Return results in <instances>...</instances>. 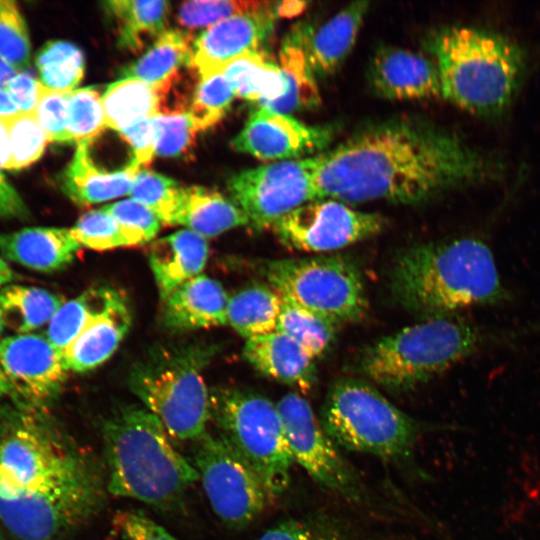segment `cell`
<instances>
[{
    "label": "cell",
    "instance_id": "cell-1",
    "mask_svg": "<svg viewBox=\"0 0 540 540\" xmlns=\"http://www.w3.org/2000/svg\"><path fill=\"white\" fill-rule=\"evenodd\" d=\"M312 162L318 199L344 203H420L496 170L457 135L413 118L366 125Z\"/></svg>",
    "mask_w": 540,
    "mask_h": 540
},
{
    "label": "cell",
    "instance_id": "cell-2",
    "mask_svg": "<svg viewBox=\"0 0 540 540\" xmlns=\"http://www.w3.org/2000/svg\"><path fill=\"white\" fill-rule=\"evenodd\" d=\"M103 496L100 473L48 410L0 405V523L15 540H60Z\"/></svg>",
    "mask_w": 540,
    "mask_h": 540
},
{
    "label": "cell",
    "instance_id": "cell-3",
    "mask_svg": "<svg viewBox=\"0 0 540 540\" xmlns=\"http://www.w3.org/2000/svg\"><path fill=\"white\" fill-rule=\"evenodd\" d=\"M390 288L399 304L424 319L507 298L490 248L470 237L404 249L392 265Z\"/></svg>",
    "mask_w": 540,
    "mask_h": 540
},
{
    "label": "cell",
    "instance_id": "cell-4",
    "mask_svg": "<svg viewBox=\"0 0 540 540\" xmlns=\"http://www.w3.org/2000/svg\"><path fill=\"white\" fill-rule=\"evenodd\" d=\"M108 491L159 509L172 508L199 480L197 470L171 442L161 421L145 407L128 405L102 429Z\"/></svg>",
    "mask_w": 540,
    "mask_h": 540
},
{
    "label": "cell",
    "instance_id": "cell-5",
    "mask_svg": "<svg viewBox=\"0 0 540 540\" xmlns=\"http://www.w3.org/2000/svg\"><path fill=\"white\" fill-rule=\"evenodd\" d=\"M430 50L441 96L481 116L505 110L524 72L521 48L506 36L478 27L449 26L436 32Z\"/></svg>",
    "mask_w": 540,
    "mask_h": 540
},
{
    "label": "cell",
    "instance_id": "cell-6",
    "mask_svg": "<svg viewBox=\"0 0 540 540\" xmlns=\"http://www.w3.org/2000/svg\"><path fill=\"white\" fill-rule=\"evenodd\" d=\"M493 337L453 315L424 319L367 347L359 370L385 389L406 391L470 356Z\"/></svg>",
    "mask_w": 540,
    "mask_h": 540
},
{
    "label": "cell",
    "instance_id": "cell-7",
    "mask_svg": "<svg viewBox=\"0 0 540 540\" xmlns=\"http://www.w3.org/2000/svg\"><path fill=\"white\" fill-rule=\"evenodd\" d=\"M319 420L336 445L385 460L408 456L419 433L409 415L375 387L353 378L330 387Z\"/></svg>",
    "mask_w": 540,
    "mask_h": 540
},
{
    "label": "cell",
    "instance_id": "cell-8",
    "mask_svg": "<svg viewBox=\"0 0 540 540\" xmlns=\"http://www.w3.org/2000/svg\"><path fill=\"white\" fill-rule=\"evenodd\" d=\"M211 418L220 433L255 469L271 497L284 492L294 463L277 405L238 388L210 392Z\"/></svg>",
    "mask_w": 540,
    "mask_h": 540
},
{
    "label": "cell",
    "instance_id": "cell-9",
    "mask_svg": "<svg viewBox=\"0 0 540 540\" xmlns=\"http://www.w3.org/2000/svg\"><path fill=\"white\" fill-rule=\"evenodd\" d=\"M261 272L283 300L335 325L355 321L366 310L361 274L342 257L270 260Z\"/></svg>",
    "mask_w": 540,
    "mask_h": 540
},
{
    "label": "cell",
    "instance_id": "cell-10",
    "mask_svg": "<svg viewBox=\"0 0 540 540\" xmlns=\"http://www.w3.org/2000/svg\"><path fill=\"white\" fill-rule=\"evenodd\" d=\"M195 355L180 354L136 366L132 392L154 414L172 438L197 440L211 418L210 392Z\"/></svg>",
    "mask_w": 540,
    "mask_h": 540
},
{
    "label": "cell",
    "instance_id": "cell-11",
    "mask_svg": "<svg viewBox=\"0 0 540 540\" xmlns=\"http://www.w3.org/2000/svg\"><path fill=\"white\" fill-rule=\"evenodd\" d=\"M193 464L214 513L228 526L253 522L272 499L255 469L221 435L194 441Z\"/></svg>",
    "mask_w": 540,
    "mask_h": 540
},
{
    "label": "cell",
    "instance_id": "cell-12",
    "mask_svg": "<svg viewBox=\"0 0 540 540\" xmlns=\"http://www.w3.org/2000/svg\"><path fill=\"white\" fill-rule=\"evenodd\" d=\"M231 200L255 229H267L292 210L317 200L312 156L277 161L233 175Z\"/></svg>",
    "mask_w": 540,
    "mask_h": 540
},
{
    "label": "cell",
    "instance_id": "cell-13",
    "mask_svg": "<svg viewBox=\"0 0 540 540\" xmlns=\"http://www.w3.org/2000/svg\"><path fill=\"white\" fill-rule=\"evenodd\" d=\"M386 220L330 199L310 201L292 210L273 226L279 242L288 249L322 253L352 245L378 234Z\"/></svg>",
    "mask_w": 540,
    "mask_h": 540
},
{
    "label": "cell",
    "instance_id": "cell-14",
    "mask_svg": "<svg viewBox=\"0 0 540 540\" xmlns=\"http://www.w3.org/2000/svg\"><path fill=\"white\" fill-rule=\"evenodd\" d=\"M276 405L294 463L324 488L348 499H358L361 488L355 472L342 458L306 399L289 393Z\"/></svg>",
    "mask_w": 540,
    "mask_h": 540
},
{
    "label": "cell",
    "instance_id": "cell-15",
    "mask_svg": "<svg viewBox=\"0 0 540 540\" xmlns=\"http://www.w3.org/2000/svg\"><path fill=\"white\" fill-rule=\"evenodd\" d=\"M0 365L12 402L46 410L60 395L69 371L63 354L45 336L34 333L1 339Z\"/></svg>",
    "mask_w": 540,
    "mask_h": 540
},
{
    "label": "cell",
    "instance_id": "cell-16",
    "mask_svg": "<svg viewBox=\"0 0 540 540\" xmlns=\"http://www.w3.org/2000/svg\"><path fill=\"white\" fill-rule=\"evenodd\" d=\"M331 138L330 128L310 126L289 114L259 106L231 141V146L258 159L283 161L321 151Z\"/></svg>",
    "mask_w": 540,
    "mask_h": 540
},
{
    "label": "cell",
    "instance_id": "cell-17",
    "mask_svg": "<svg viewBox=\"0 0 540 540\" xmlns=\"http://www.w3.org/2000/svg\"><path fill=\"white\" fill-rule=\"evenodd\" d=\"M275 7L271 11L237 15L207 27L193 42L191 66L199 77L222 69L233 59L254 51L274 30Z\"/></svg>",
    "mask_w": 540,
    "mask_h": 540
},
{
    "label": "cell",
    "instance_id": "cell-18",
    "mask_svg": "<svg viewBox=\"0 0 540 540\" xmlns=\"http://www.w3.org/2000/svg\"><path fill=\"white\" fill-rule=\"evenodd\" d=\"M368 78L375 93L389 100H422L441 96L434 62L407 49L380 48L372 58Z\"/></svg>",
    "mask_w": 540,
    "mask_h": 540
},
{
    "label": "cell",
    "instance_id": "cell-19",
    "mask_svg": "<svg viewBox=\"0 0 540 540\" xmlns=\"http://www.w3.org/2000/svg\"><path fill=\"white\" fill-rule=\"evenodd\" d=\"M368 6L366 1L353 2L315 31L305 25L293 31L315 76L331 75L340 67L356 42Z\"/></svg>",
    "mask_w": 540,
    "mask_h": 540
},
{
    "label": "cell",
    "instance_id": "cell-20",
    "mask_svg": "<svg viewBox=\"0 0 540 540\" xmlns=\"http://www.w3.org/2000/svg\"><path fill=\"white\" fill-rule=\"evenodd\" d=\"M131 325V314L124 297L114 291L102 310L87 324L64 351L69 371L86 372L108 360Z\"/></svg>",
    "mask_w": 540,
    "mask_h": 540
},
{
    "label": "cell",
    "instance_id": "cell-21",
    "mask_svg": "<svg viewBox=\"0 0 540 540\" xmlns=\"http://www.w3.org/2000/svg\"><path fill=\"white\" fill-rule=\"evenodd\" d=\"M228 300L221 283L200 274L162 300L164 323L178 331L225 325Z\"/></svg>",
    "mask_w": 540,
    "mask_h": 540
},
{
    "label": "cell",
    "instance_id": "cell-22",
    "mask_svg": "<svg viewBox=\"0 0 540 540\" xmlns=\"http://www.w3.org/2000/svg\"><path fill=\"white\" fill-rule=\"evenodd\" d=\"M243 355L260 373L302 393L311 391L316 383L314 359L279 331L246 339Z\"/></svg>",
    "mask_w": 540,
    "mask_h": 540
},
{
    "label": "cell",
    "instance_id": "cell-23",
    "mask_svg": "<svg viewBox=\"0 0 540 540\" xmlns=\"http://www.w3.org/2000/svg\"><path fill=\"white\" fill-rule=\"evenodd\" d=\"M80 248L70 228L33 227L0 235V252L5 259L39 272L63 269Z\"/></svg>",
    "mask_w": 540,
    "mask_h": 540
},
{
    "label": "cell",
    "instance_id": "cell-24",
    "mask_svg": "<svg viewBox=\"0 0 540 540\" xmlns=\"http://www.w3.org/2000/svg\"><path fill=\"white\" fill-rule=\"evenodd\" d=\"M208 252L206 238L188 229L153 242L149 264L162 300L184 282L200 275Z\"/></svg>",
    "mask_w": 540,
    "mask_h": 540
},
{
    "label": "cell",
    "instance_id": "cell-25",
    "mask_svg": "<svg viewBox=\"0 0 540 540\" xmlns=\"http://www.w3.org/2000/svg\"><path fill=\"white\" fill-rule=\"evenodd\" d=\"M87 144L77 145L72 160L60 176L62 191L76 204L92 205L129 194L135 174L131 163L107 171L92 159Z\"/></svg>",
    "mask_w": 540,
    "mask_h": 540
},
{
    "label": "cell",
    "instance_id": "cell-26",
    "mask_svg": "<svg viewBox=\"0 0 540 540\" xmlns=\"http://www.w3.org/2000/svg\"><path fill=\"white\" fill-rule=\"evenodd\" d=\"M241 209L217 191L202 186L183 187L174 225H183L204 238L248 225Z\"/></svg>",
    "mask_w": 540,
    "mask_h": 540
},
{
    "label": "cell",
    "instance_id": "cell-27",
    "mask_svg": "<svg viewBox=\"0 0 540 540\" xmlns=\"http://www.w3.org/2000/svg\"><path fill=\"white\" fill-rule=\"evenodd\" d=\"M193 42L188 32L166 30L142 57L125 66L120 76L139 79L158 91L191 66Z\"/></svg>",
    "mask_w": 540,
    "mask_h": 540
},
{
    "label": "cell",
    "instance_id": "cell-28",
    "mask_svg": "<svg viewBox=\"0 0 540 540\" xmlns=\"http://www.w3.org/2000/svg\"><path fill=\"white\" fill-rule=\"evenodd\" d=\"M104 10L115 24L118 46L131 52L167 30L168 1L111 0L104 3Z\"/></svg>",
    "mask_w": 540,
    "mask_h": 540
},
{
    "label": "cell",
    "instance_id": "cell-29",
    "mask_svg": "<svg viewBox=\"0 0 540 540\" xmlns=\"http://www.w3.org/2000/svg\"><path fill=\"white\" fill-rule=\"evenodd\" d=\"M236 96L269 104L283 96L285 80L279 64L262 50L243 54L230 61L223 69Z\"/></svg>",
    "mask_w": 540,
    "mask_h": 540
},
{
    "label": "cell",
    "instance_id": "cell-30",
    "mask_svg": "<svg viewBox=\"0 0 540 540\" xmlns=\"http://www.w3.org/2000/svg\"><path fill=\"white\" fill-rule=\"evenodd\" d=\"M279 66L285 80V92L279 99L262 107L289 115L317 107L321 98L316 76L301 43L293 32L282 44Z\"/></svg>",
    "mask_w": 540,
    "mask_h": 540
},
{
    "label": "cell",
    "instance_id": "cell-31",
    "mask_svg": "<svg viewBox=\"0 0 540 540\" xmlns=\"http://www.w3.org/2000/svg\"><path fill=\"white\" fill-rule=\"evenodd\" d=\"M106 126L118 133L160 113L157 90L136 78L111 83L101 96Z\"/></svg>",
    "mask_w": 540,
    "mask_h": 540
},
{
    "label": "cell",
    "instance_id": "cell-32",
    "mask_svg": "<svg viewBox=\"0 0 540 540\" xmlns=\"http://www.w3.org/2000/svg\"><path fill=\"white\" fill-rule=\"evenodd\" d=\"M282 298L264 285H253L229 297L227 324L240 335L250 337L277 330Z\"/></svg>",
    "mask_w": 540,
    "mask_h": 540
},
{
    "label": "cell",
    "instance_id": "cell-33",
    "mask_svg": "<svg viewBox=\"0 0 540 540\" xmlns=\"http://www.w3.org/2000/svg\"><path fill=\"white\" fill-rule=\"evenodd\" d=\"M64 298L46 289L7 285L0 290V304L6 327L18 334H28L48 324Z\"/></svg>",
    "mask_w": 540,
    "mask_h": 540
},
{
    "label": "cell",
    "instance_id": "cell-34",
    "mask_svg": "<svg viewBox=\"0 0 540 540\" xmlns=\"http://www.w3.org/2000/svg\"><path fill=\"white\" fill-rule=\"evenodd\" d=\"M115 290L91 288L65 302L47 324L45 337L62 354L102 310Z\"/></svg>",
    "mask_w": 540,
    "mask_h": 540
},
{
    "label": "cell",
    "instance_id": "cell-35",
    "mask_svg": "<svg viewBox=\"0 0 540 540\" xmlns=\"http://www.w3.org/2000/svg\"><path fill=\"white\" fill-rule=\"evenodd\" d=\"M35 62L39 81L48 90L72 92L84 76L83 53L70 42H47Z\"/></svg>",
    "mask_w": 540,
    "mask_h": 540
},
{
    "label": "cell",
    "instance_id": "cell-36",
    "mask_svg": "<svg viewBox=\"0 0 540 540\" xmlns=\"http://www.w3.org/2000/svg\"><path fill=\"white\" fill-rule=\"evenodd\" d=\"M276 331L291 338L315 359L330 347L335 336V324L282 299Z\"/></svg>",
    "mask_w": 540,
    "mask_h": 540
},
{
    "label": "cell",
    "instance_id": "cell-37",
    "mask_svg": "<svg viewBox=\"0 0 540 540\" xmlns=\"http://www.w3.org/2000/svg\"><path fill=\"white\" fill-rule=\"evenodd\" d=\"M70 232L81 247L99 251L146 243L139 234L121 225L102 208L81 215Z\"/></svg>",
    "mask_w": 540,
    "mask_h": 540
},
{
    "label": "cell",
    "instance_id": "cell-38",
    "mask_svg": "<svg viewBox=\"0 0 540 540\" xmlns=\"http://www.w3.org/2000/svg\"><path fill=\"white\" fill-rule=\"evenodd\" d=\"M234 97L236 94L222 71L200 77L187 110L197 131L218 123Z\"/></svg>",
    "mask_w": 540,
    "mask_h": 540
},
{
    "label": "cell",
    "instance_id": "cell-39",
    "mask_svg": "<svg viewBox=\"0 0 540 540\" xmlns=\"http://www.w3.org/2000/svg\"><path fill=\"white\" fill-rule=\"evenodd\" d=\"M182 189L174 179L141 168L134 176L129 195L152 209L162 223L174 225Z\"/></svg>",
    "mask_w": 540,
    "mask_h": 540
},
{
    "label": "cell",
    "instance_id": "cell-40",
    "mask_svg": "<svg viewBox=\"0 0 540 540\" xmlns=\"http://www.w3.org/2000/svg\"><path fill=\"white\" fill-rule=\"evenodd\" d=\"M101 96L92 87L78 88L70 93V143L90 145L107 129Z\"/></svg>",
    "mask_w": 540,
    "mask_h": 540
},
{
    "label": "cell",
    "instance_id": "cell-41",
    "mask_svg": "<svg viewBox=\"0 0 540 540\" xmlns=\"http://www.w3.org/2000/svg\"><path fill=\"white\" fill-rule=\"evenodd\" d=\"M274 7L275 3L269 1H189L180 5L177 21L190 29L207 28L233 16L271 11Z\"/></svg>",
    "mask_w": 540,
    "mask_h": 540
},
{
    "label": "cell",
    "instance_id": "cell-42",
    "mask_svg": "<svg viewBox=\"0 0 540 540\" xmlns=\"http://www.w3.org/2000/svg\"><path fill=\"white\" fill-rule=\"evenodd\" d=\"M7 123L11 144L8 170H20L42 156L49 139L34 114L20 113Z\"/></svg>",
    "mask_w": 540,
    "mask_h": 540
},
{
    "label": "cell",
    "instance_id": "cell-43",
    "mask_svg": "<svg viewBox=\"0 0 540 540\" xmlns=\"http://www.w3.org/2000/svg\"><path fill=\"white\" fill-rule=\"evenodd\" d=\"M0 57L18 72L28 66L30 58L26 23L10 0H0Z\"/></svg>",
    "mask_w": 540,
    "mask_h": 540
},
{
    "label": "cell",
    "instance_id": "cell-44",
    "mask_svg": "<svg viewBox=\"0 0 540 540\" xmlns=\"http://www.w3.org/2000/svg\"><path fill=\"white\" fill-rule=\"evenodd\" d=\"M154 123L156 155L176 158L188 154L198 131L187 112L158 114L154 117Z\"/></svg>",
    "mask_w": 540,
    "mask_h": 540
},
{
    "label": "cell",
    "instance_id": "cell-45",
    "mask_svg": "<svg viewBox=\"0 0 540 540\" xmlns=\"http://www.w3.org/2000/svg\"><path fill=\"white\" fill-rule=\"evenodd\" d=\"M71 92L48 90L44 87L34 115L49 142L70 143L69 97Z\"/></svg>",
    "mask_w": 540,
    "mask_h": 540
},
{
    "label": "cell",
    "instance_id": "cell-46",
    "mask_svg": "<svg viewBox=\"0 0 540 540\" xmlns=\"http://www.w3.org/2000/svg\"><path fill=\"white\" fill-rule=\"evenodd\" d=\"M256 540H345L341 531L322 519H290L266 530Z\"/></svg>",
    "mask_w": 540,
    "mask_h": 540
},
{
    "label": "cell",
    "instance_id": "cell-47",
    "mask_svg": "<svg viewBox=\"0 0 540 540\" xmlns=\"http://www.w3.org/2000/svg\"><path fill=\"white\" fill-rule=\"evenodd\" d=\"M124 227L139 234L147 243L155 238L160 230L161 220L148 206L126 199L102 207Z\"/></svg>",
    "mask_w": 540,
    "mask_h": 540
},
{
    "label": "cell",
    "instance_id": "cell-48",
    "mask_svg": "<svg viewBox=\"0 0 540 540\" xmlns=\"http://www.w3.org/2000/svg\"><path fill=\"white\" fill-rule=\"evenodd\" d=\"M113 525L124 540H178L152 519L134 511L116 513Z\"/></svg>",
    "mask_w": 540,
    "mask_h": 540
},
{
    "label": "cell",
    "instance_id": "cell-49",
    "mask_svg": "<svg viewBox=\"0 0 540 540\" xmlns=\"http://www.w3.org/2000/svg\"><path fill=\"white\" fill-rule=\"evenodd\" d=\"M119 134L131 147L132 158L129 163L145 168L156 155L157 133L154 117L138 122Z\"/></svg>",
    "mask_w": 540,
    "mask_h": 540
},
{
    "label": "cell",
    "instance_id": "cell-50",
    "mask_svg": "<svg viewBox=\"0 0 540 540\" xmlns=\"http://www.w3.org/2000/svg\"><path fill=\"white\" fill-rule=\"evenodd\" d=\"M23 114H34L44 86L29 72H18L4 86Z\"/></svg>",
    "mask_w": 540,
    "mask_h": 540
},
{
    "label": "cell",
    "instance_id": "cell-51",
    "mask_svg": "<svg viewBox=\"0 0 540 540\" xmlns=\"http://www.w3.org/2000/svg\"><path fill=\"white\" fill-rule=\"evenodd\" d=\"M28 215L21 196L0 171V218L26 219Z\"/></svg>",
    "mask_w": 540,
    "mask_h": 540
},
{
    "label": "cell",
    "instance_id": "cell-52",
    "mask_svg": "<svg viewBox=\"0 0 540 540\" xmlns=\"http://www.w3.org/2000/svg\"><path fill=\"white\" fill-rule=\"evenodd\" d=\"M308 3L297 0H284L275 3V15L281 18H293L300 16L306 9Z\"/></svg>",
    "mask_w": 540,
    "mask_h": 540
},
{
    "label": "cell",
    "instance_id": "cell-53",
    "mask_svg": "<svg viewBox=\"0 0 540 540\" xmlns=\"http://www.w3.org/2000/svg\"><path fill=\"white\" fill-rule=\"evenodd\" d=\"M11 144L7 120L0 119V169H9Z\"/></svg>",
    "mask_w": 540,
    "mask_h": 540
},
{
    "label": "cell",
    "instance_id": "cell-54",
    "mask_svg": "<svg viewBox=\"0 0 540 540\" xmlns=\"http://www.w3.org/2000/svg\"><path fill=\"white\" fill-rule=\"evenodd\" d=\"M20 114L4 87H0V119L9 120Z\"/></svg>",
    "mask_w": 540,
    "mask_h": 540
},
{
    "label": "cell",
    "instance_id": "cell-55",
    "mask_svg": "<svg viewBox=\"0 0 540 540\" xmlns=\"http://www.w3.org/2000/svg\"><path fill=\"white\" fill-rule=\"evenodd\" d=\"M17 73L18 71H16L2 57H0V87H4L5 84Z\"/></svg>",
    "mask_w": 540,
    "mask_h": 540
},
{
    "label": "cell",
    "instance_id": "cell-56",
    "mask_svg": "<svg viewBox=\"0 0 540 540\" xmlns=\"http://www.w3.org/2000/svg\"><path fill=\"white\" fill-rule=\"evenodd\" d=\"M13 278V272L6 261L0 257V288L9 285Z\"/></svg>",
    "mask_w": 540,
    "mask_h": 540
},
{
    "label": "cell",
    "instance_id": "cell-57",
    "mask_svg": "<svg viewBox=\"0 0 540 540\" xmlns=\"http://www.w3.org/2000/svg\"><path fill=\"white\" fill-rule=\"evenodd\" d=\"M11 387L9 381L0 365V399L3 397H10Z\"/></svg>",
    "mask_w": 540,
    "mask_h": 540
},
{
    "label": "cell",
    "instance_id": "cell-58",
    "mask_svg": "<svg viewBox=\"0 0 540 540\" xmlns=\"http://www.w3.org/2000/svg\"><path fill=\"white\" fill-rule=\"evenodd\" d=\"M5 327H6V324H5L4 315H3V311L0 304V335L2 334Z\"/></svg>",
    "mask_w": 540,
    "mask_h": 540
},
{
    "label": "cell",
    "instance_id": "cell-59",
    "mask_svg": "<svg viewBox=\"0 0 540 540\" xmlns=\"http://www.w3.org/2000/svg\"><path fill=\"white\" fill-rule=\"evenodd\" d=\"M0 540H5V539L0 535Z\"/></svg>",
    "mask_w": 540,
    "mask_h": 540
}]
</instances>
